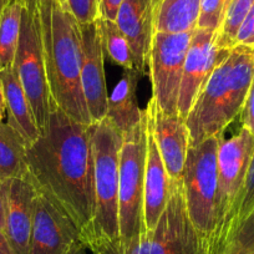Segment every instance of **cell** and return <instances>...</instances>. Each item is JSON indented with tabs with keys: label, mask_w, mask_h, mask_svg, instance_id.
<instances>
[{
	"label": "cell",
	"mask_w": 254,
	"mask_h": 254,
	"mask_svg": "<svg viewBox=\"0 0 254 254\" xmlns=\"http://www.w3.org/2000/svg\"><path fill=\"white\" fill-rule=\"evenodd\" d=\"M39 1H51V3H58L61 5H66V0H39Z\"/></svg>",
	"instance_id": "obj_37"
},
{
	"label": "cell",
	"mask_w": 254,
	"mask_h": 254,
	"mask_svg": "<svg viewBox=\"0 0 254 254\" xmlns=\"http://www.w3.org/2000/svg\"><path fill=\"white\" fill-rule=\"evenodd\" d=\"M236 45L254 49V3L237 33Z\"/></svg>",
	"instance_id": "obj_29"
},
{
	"label": "cell",
	"mask_w": 254,
	"mask_h": 254,
	"mask_svg": "<svg viewBox=\"0 0 254 254\" xmlns=\"http://www.w3.org/2000/svg\"><path fill=\"white\" fill-rule=\"evenodd\" d=\"M223 135L190 146L182 173L183 194L194 228L208 241L218 224V150Z\"/></svg>",
	"instance_id": "obj_7"
},
{
	"label": "cell",
	"mask_w": 254,
	"mask_h": 254,
	"mask_svg": "<svg viewBox=\"0 0 254 254\" xmlns=\"http://www.w3.org/2000/svg\"><path fill=\"white\" fill-rule=\"evenodd\" d=\"M80 241L79 229L71 218L38 192L29 254H64Z\"/></svg>",
	"instance_id": "obj_12"
},
{
	"label": "cell",
	"mask_w": 254,
	"mask_h": 254,
	"mask_svg": "<svg viewBox=\"0 0 254 254\" xmlns=\"http://www.w3.org/2000/svg\"><path fill=\"white\" fill-rule=\"evenodd\" d=\"M252 221H254V153L252 156L248 171H247L246 182H244L243 190L239 197L233 217L223 228L216 231L209 237L207 244L209 247L216 242L223 241L239 233Z\"/></svg>",
	"instance_id": "obj_22"
},
{
	"label": "cell",
	"mask_w": 254,
	"mask_h": 254,
	"mask_svg": "<svg viewBox=\"0 0 254 254\" xmlns=\"http://www.w3.org/2000/svg\"><path fill=\"white\" fill-rule=\"evenodd\" d=\"M254 0H232L222 25L217 31V45L222 49H232L236 46V38L242 23L251 10Z\"/></svg>",
	"instance_id": "obj_25"
},
{
	"label": "cell",
	"mask_w": 254,
	"mask_h": 254,
	"mask_svg": "<svg viewBox=\"0 0 254 254\" xmlns=\"http://www.w3.org/2000/svg\"><path fill=\"white\" fill-rule=\"evenodd\" d=\"M153 30L185 33L197 28L201 0H152Z\"/></svg>",
	"instance_id": "obj_20"
},
{
	"label": "cell",
	"mask_w": 254,
	"mask_h": 254,
	"mask_svg": "<svg viewBox=\"0 0 254 254\" xmlns=\"http://www.w3.org/2000/svg\"><path fill=\"white\" fill-rule=\"evenodd\" d=\"M9 3H10V0H0V16H1L4 9H5V6L8 5Z\"/></svg>",
	"instance_id": "obj_36"
},
{
	"label": "cell",
	"mask_w": 254,
	"mask_h": 254,
	"mask_svg": "<svg viewBox=\"0 0 254 254\" xmlns=\"http://www.w3.org/2000/svg\"><path fill=\"white\" fill-rule=\"evenodd\" d=\"M81 29V86L92 124L107 115V92L105 79V54L100 41L96 21L80 25Z\"/></svg>",
	"instance_id": "obj_14"
},
{
	"label": "cell",
	"mask_w": 254,
	"mask_h": 254,
	"mask_svg": "<svg viewBox=\"0 0 254 254\" xmlns=\"http://www.w3.org/2000/svg\"><path fill=\"white\" fill-rule=\"evenodd\" d=\"M254 153V136L242 127L239 132L229 140L222 141L217 157L218 166V224L214 232L223 228L238 204L246 182L247 171ZM213 232V233H214Z\"/></svg>",
	"instance_id": "obj_10"
},
{
	"label": "cell",
	"mask_w": 254,
	"mask_h": 254,
	"mask_svg": "<svg viewBox=\"0 0 254 254\" xmlns=\"http://www.w3.org/2000/svg\"><path fill=\"white\" fill-rule=\"evenodd\" d=\"M6 106H5V96H4V89H3V82L0 79V122L3 121L4 116H5Z\"/></svg>",
	"instance_id": "obj_35"
},
{
	"label": "cell",
	"mask_w": 254,
	"mask_h": 254,
	"mask_svg": "<svg viewBox=\"0 0 254 254\" xmlns=\"http://www.w3.org/2000/svg\"><path fill=\"white\" fill-rule=\"evenodd\" d=\"M140 76L136 69H124L121 79L109 95L106 117L122 133L133 128L143 117L136 96Z\"/></svg>",
	"instance_id": "obj_19"
},
{
	"label": "cell",
	"mask_w": 254,
	"mask_h": 254,
	"mask_svg": "<svg viewBox=\"0 0 254 254\" xmlns=\"http://www.w3.org/2000/svg\"><path fill=\"white\" fill-rule=\"evenodd\" d=\"M254 76V49L236 45L213 70L186 117L190 146L223 135L241 115Z\"/></svg>",
	"instance_id": "obj_3"
},
{
	"label": "cell",
	"mask_w": 254,
	"mask_h": 254,
	"mask_svg": "<svg viewBox=\"0 0 254 254\" xmlns=\"http://www.w3.org/2000/svg\"><path fill=\"white\" fill-rule=\"evenodd\" d=\"M122 1L124 0H99V18L116 21Z\"/></svg>",
	"instance_id": "obj_31"
},
{
	"label": "cell",
	"mask_w": 254,
	"mask_h": 254,
	"mask_svg": "<svg viewBox=\"0 0 254 254\" xmlns=\"http://www.w3.org/2000/svg\"><path fill=\"white\" fill-rule=\"evenodd\" d=\"M38 190L29 178L8 181L4 234L14 254H29Z\"/></svg>",
	"instance_id": "obj_15"
},
{
	"label": "cell",
	"mask_w": 254,
	"mask_h": 254,
	"mask_svg": "<svg viewBox=\"0 0 254 254\" xmlns=\"http://www.w3.org/2000/svg\"><path fill=\"white\" fill-rule=\"evenodd\" d=\"M23 0H10L0 16V70L13 67L21 28Z\"/></svg>",
	"instance_id": "obj_23"
},
{
	"label": "cell",
	"mask_w": 254,
	"mask_h": 254,
	"mask_svg": "<svg viewBox=\"0 0 254 254\" xmlns=\"http://www.w3.org/2000/svg\"><path fill=\"white\" fill-rule=\"evenodd\" d=\"M13 69L25 91L40 131L48 125L53 99L44 55L38 0H23L21 28Z\"/></svg>",
	"instance_id": "obj_8"
},
{
	"label": "cell",
	"mask_w": 254,
	"mask_h": 254,
	"mask_svg": "<svg viewBox=\"0 0 254 254\" xmlns=\"http://www.w3.org/2000/svg\"><path fill=\"white\" fill-rule=\"evenodd\" d=\"M66 6L80 25L91 24L99 18V0H66Z\"/></svg>",
	"instance_id": "obj_28"
},
{
	"label": "cell",
	"mask_w": 254,
	"mask_h": 254,
	"mask_svg": "<svg viewBox=\"0 0 254 254\" xmlns=\"http://www.w3.org/2000/svg\"><path fill=\"white\" fill-rule=\"evenodd\" d=\"M90 126L75 121L53 101L48 125L26 151L29 180L71 218L86 248L95 219Z\"/></svg>",
	"instance_id": "obj_1"
},
{
	"label": "cell",
	"mask_w": 254,
	"mask_h": 254,
	"mask_svg": "<svg viewBox=\"0 0 254 254\" xmlns=\"http://www.w3.org/2000/svg\"><path fill=\"white\" fill-rule=\"evenodd\" d=\"M91 254H208L206 238L190 222L182 180L171 181V196L157 226L126 247L104 246Z\"/></svg>",
	"instance_id": "obj_6"
},
{
	"label": "cell",
	"mask_w": 254,
	"mask_h": 254,
	"mask_svg": "<svg viewBox=\"0 0 254 254\" xmlns=\"http://www.w3.org/2000/svg\"><path fill=\"white\" fill-rule=\"evenodd\" d=\"M216 36V31L196 28L190 39L177 102L178 114L185 120L213 70L231 53V49L217 45Z\"/></svg>",
	"instance_id": "obj_11"
},
{
	"label": "cell",
	"mask_w": 254,
	"mask_h": 254,
	"mask_svg": "<svg viewBox=\"0 0 254 254\" xmlns=\"http://www.w3.org/2000/svg\"><path fill=\"white\" fill-rule=\"evenodd\" d=\"M145 110L147 125L155 136L171 181L182 180L190 148V131L186 120L180 114H165L153 97H151Z\"/></svg>",
	"instance_id": "obj_13"
},
{
	"label": "cell",
	"mask_w": 254,
	"mask_h": 254,
	"mask_svg": "<svg viewBox=\"0 0 254 254\" xmlns=\"http://www.w3.org/2000/svg\"><path fill=\"white\" fill-rule=\"evenodd\" d=\"M171 196V178L161 157L157 142L147 125V153L145 167L143 212L147 231L155 228Z\"/></svg>",
	"instance_id": "obj_17"
},
{
	"label": "cell",
	"mask_w": 254,
	"mask_h": 254,
	"mask_svg": "<svg viewBox=\"0 0 254 254\" xmlns=\"http://www.w3.org/2000/svg\"><path fill=\"white\" fill-rule=\"evenodd\" d=\"M116 24L130 43L135 69L141 75H146L155 33L152 0H124L117 14Z\"/></svg>",
	"instance_id": "obj_16"
},
{
	"label": "cell",
	"mask_w": 254,
	"mask_h": 254,
	"mask_svg": "<svg viewBox=\"0 0 254 254\" xmlns=\"http://www.w3.org/2000/svg\"><path fill=\"white\" fill-rule=\"evenodd\" d=\"M8 181H1V182H0V229L3 232L4 228H5V208Z\"/></svg>",
	"instance_id": "obj_32"
},
{
	"label": "cell",
	"mask_w": 254,
	"mask_h": 254,
	"mask_svg": "<svg viewBox=\"0 0 254 254\" xmlns=\"http://www.w3.org/2000/svg\"><path fill=\"white\" fill-rule=\"evenodd\" d=\"M28 145L8 124L0 122V182L29 178Z\"/></svg>",
	"instance_id": "obj_21"
},
{
	"label": "cell",
	"mask_w": 254,
	"mask_h": 254,
	"mask_svg": "<svg viewBox=\"0 0 254 254\" xmlns=\"http://www.w3.org/2000/svg\"><path fill=\"white\" fill-rule=\"evenodd\" d=\"M0 79L3 82L4 96H5L8 122L30 146L40 137L41 131L36 124L33 109L26 97L25 91L19 81L13 67L0 70Z\"/></svg>",
	"instance_id": "obj_18"
},
{
	"label": "cell",
	"mask_w": 254,
	"mask_h": 254,
	"mask_svg": "<svg viewBox=\"0 0 254 254\" xmlns=\"http://www.w3.org/2000/svg\"><path fill=\"white\" fill-rule=\"evenodd\" d=\"M0 254H14L4 232L0 229Z\"/></svg>",
	"instance_id": "obj_33"
},
{
	"label": "cell",
	"mask_w": 254,
	"mask_h": 254,
	"mask_svg": "<svg viewBox=\"0 0 254 254\" xmlns=\"http://www.w3.org/2000/svg\"><path fill=\"white\" fill-rule=\"evenodd\" d=\"M53 101L75 121L92 125L81 86V29L66 5L39 1Z\"/></svg>",
	"instance_id": "obj_2"
},
{
	"label": "cell",
	"mask_w": 254,
	"mask_h": 254,
	"mask_svg": "<svg viewBox=\"0 0 254 254\" xmlns=\"http://www.w3.org/2000/svg\"><path fill=\"white\" fill-rule=\"evenodd\" d=\"M147 117L122 133L119 182V241L109 246L126 247L147 232L143 212ZM100 248V247H99Z\"/></svg>",
	"instance_id": "obj_5"
},
{
	"label": "cell",
	"mask_w": 254,
	"mask_h": 254,
	"mask_svg": "<svg viewBox=\"0 0 254 254\" xmlns=\"http://www.w3.org/2000/svg\"><path fill=\"white\" fill-rule=\"evenodd\" d=\"M242 127H246L247 130L254 136V76L249 87L247 100L244 102L243 110L241 112Z\"/></svg>",
	"instance_id": "obj_30"
},
{
	"label": "cell",
	"mask_w": 254,
	"mask_h": 254,
	"mask_svg": "<svg viewBox=\"0 0 254 254\" xmlns=\"http://www.w3.org/2000/svg\"><path fill=\"white\" fill-rule=\"evenodd\" d=\"M64 254H89V249H87L86 246L80 241L77 242V243H75L69 251L65 252Z\"/></svg>",
	"instance_id": "obj_34"
},
{
	"label": "cell",
	"mask_w": 254,
	"mask_h": 254,
	"mask_svg": "<svg viewBox=\"0 0 254 254\" xmlns=\"http://www.w3.org/2000/svg\"><path fill=\"white\" fill-rule=\"evenodd\" d=\"M252 222L239 233L209 246L208 254H254V231L251 229Z\"/></svg>",
	"instance_id": "obj_26"
},
{
	"label": "cell",
	"mask_w": 254,
	"mask_h": 254,
	"mask_svg": "<svg viewBox=\"0 0 254 254\" xmlns=\"http://www.w3.org/2000/svg\"><path fill=\"white\" fill-rule=\"evenodd\" d=\"M96 25L105 55L124 69H135V59L131 45L121 29L117 26L116 21L97 18Z\"/></svg>",
	"instance_id": "obj_24"
},
{
	"label": "cell",
	"mask_w": 254,
	"mask_h": 254,
	"mask_svg": "<svg viewBox=\"0 0 254 254\" xmlns=\"http://www.w3.org/2000/svg\"><path fill=\"white\" fill-rule=\"evenodd\" d=\"M232 0H201L197 28L218 31Z\"/></svg>",
	"instance_id": "obj_27"
},
{
	"label": "cell",
	"mask_w": 254,
	"mask_h": 254,
	"mask_svg": "<svg viewBox=\"0 0 254 254\" xmlns=\"http://www.w3.org/2000/svg\"><path fill=\"white\" fill-rule=\"evenodd\" d=\"M95 219L87 249L115 244L119 241V182L122 132L105 117L92 124Z\"/></svg>",
	"instance_id": "obj_4"
},
{
	"label": "cell",
	"mask_w": 254,
	"mask_h": 254,
	"mask_svg": "<svg viewBox=\"0 0 254 254\" xmlns=\"http://www.w3.org/2000/svg\"><path fill=\"white\" fill-rule=\"evenodd\" d=\"M193 31L153 33L148 55L152 97L167 115L178 114L177 102L183 66Z\"/></svg>",
	"instance_id": "obj_9"
}]
</instances>
